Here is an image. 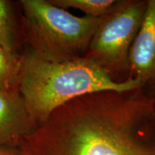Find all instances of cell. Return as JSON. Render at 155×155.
<instances>
[{"mask_svg": "<svg viewBox=\"0 0 155 155\" xmlns=\"http://www.w3.org/2000/svg\"><path fill=\"white\" fill-rule=\"evenodd\" d=\"M147 0H120L103 17L84 57L98 65L112 81H131L129 52L147 10Z\"/></svg>", "mask_w": 155, "mask_h": 155, "instance_id": "cell-4", "label": "cell"}, {"mask_svg": "<svg viewBox=\"0 0 155 155\" xmlns=\"http://www.w3.org/2000/svg\"><path fill=\"white\" fill-rule=\"evenodd\" d=\"M22 155H155V111L143 88L78 97L53 111Z\"/></svg>", "mask_w": 155, "mask_h": 155, "instance_id": "cell-1", "label": "cell"}, {"mask_svg": "<svg viewBox=\"0 0 155 155\" xmlns=\"http://www.w3.org/2000/svg\"><path fill=\"white\" fill-rule=\"evenodd\" d=\"M19 5L23 40L40 58L53 62L84 57L104 17L75 16L49 0H21Z\"/></svg>", "mask_w": 155, "mask_h": 155, "instance_id": "cell-3", "label": "cell"}, {"mask_svg": "<svg viewBox=\"0 0 155 155\" xmlns=\"http://www.w3.org/2000/svg\"><path fill=\"white\" fill-rule=\"evenodd\" d=\"M56 7L66 9H76L85 16L99 18L105 16L116 7L120 0H49Z\"/></svg>", "mask_w": 155, "mask_h": 155, "instance_id": "cell-8", "label": "cell"}, {"mask_svg": "<svg viewBox=\"0 0 155 155\" xmlns=\"http://www.w3.org/2000/svg\"><path fill=\"white\" fill-rule=\"evenodd\" d=\"M130 78L141 88L155 86V0H147L142 24L129 52Z\"/></svg>", "mask_w": 155, "mask_h": 155, "instance_id": "cell-5", "label": "cell"}, {"mask_svg": "<svg viewBox=\"0 0 155 155\" xmlns=\"http://www.w3.org/2000/svg\"><path fill=\"white\" fill-rule=\"evenodd\" d=\"M0 155H22L20 149L0 146Z\"/></svg>", "mask_w": 155, "mask_h": 155, "instance_id": "cell-10", "label": "cell"}, {"mask_svg": "<svg viewBox=\"0 0 155 155\" xmlns=\"http://www.w3.org/2000/svg\"><path fill=\"white\" fill-rule=\"evenodd\" d=\"M37 127L19 88L0 89V146L19 148Z\"/></svg>", "mask_w": 155, "mask_h": 155, "instance_id": "cell-6", "label": "cell"}, {"mask_svg": "<svg viewBox=\"0 0 155 155\" xmlns=\"http://www.w3.org/2000/svg\"><path fill=\"white\" fill-rule=\"evenodd\" d=\"M145 91H147V93L152 96V99H153V102H154V108L155 111V86L153 87L152 88L150 89H144Z\"/></svg>", "mask_w": 155, "mask_h": 155, "instance_id": "cell-11", "label": "cell"}, {"mask_svg": "<svg viewBox=\"0 0 155 155\" xmlns=\"http://www.w3.org/2000/svg\"><path fill=\"white\" fill-rule=\"evenodd\" d=\"M22 55L13 54L0 45V89L11 91L19 88Z\"/></svg>", "mask_w": 155, "mask_h": 155, "instance_id": "cell-7", "label": "cell"}, {"mask_svg": "<svg viewBox=\"0 0 155 155\" xmlns=\"http://www.w3.org/2000/svg\"><path fill=\"white\" fill-rule=\"evenodd\" d=\"M16 26L11 2L0 0V45L9 53L17 52Z\"/></svg>", "mask_w": 155, "mask_h": 155, "instance_id": "cell-9", "label": "cell"}, {"mask_svg": "<svg viewBox=\"0 0 155 155\" xmlns=\"http://www.w3.org/2000/svg\"><path fill=\"white\" fill-rule=\"evenodd\" d=\"M21 55L19 91L38 127L55 109L78 97L104 91H126L141 88L134 79L114 82L98 65L85 57L49 61L28 47Z\"/></svg>", "mask_w": 155, "mask_h": 155, "instance_id": "cell-2", "label": "cell"}]
</instances>
